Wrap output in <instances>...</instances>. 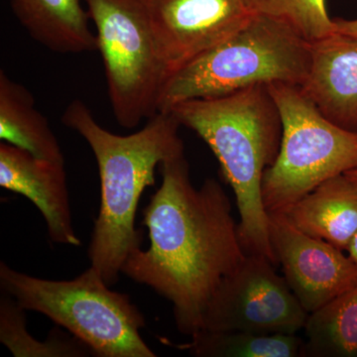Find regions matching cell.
I'll list each match as a JSON object with an SVG mask.
<instances>
[{"label":"cell","instance_id":"obj_8","mask_svg":"<svg viewBox=\"0 0 357 357\" xmlns=\"http://www.w3.org/2000/svg\"><path fill=\"white\" fill-rule=\"evenodd\" d=\"M274 266L266 256L246 255L213 295L201 331L297 333L304 330L309 314Z\"/></svg>","mask_w":357,"mask_h":357},{"label":"cell","instance_id":"obj_16","mask_svg":"<svg viewBox=\"0 0 357 357\" xmlns=\"http://www.w3.org/2000/svg\"><path fill=\"white\" fill-rule=\"evenodd\" d=\"M304 357L357 356V283L307 316Z\"/></svg>","mask_w":357,"mask_h":357},{"label":"cell","instance_id":"obj_4","mask_svg":"<svg viewBox=\"0 0 357 357\" xmlns=\"http://www.w3.org/2000/svg\"><path fill=\"white\" fill-rule=\"evenodd\" d=\"M311 59L312 43L290 26L252 14L234 34L167 77L158 112L185 100L218 98L259 84L301 86Z\"/></svg>","mask_w":357,"mask_h":357},{"label":"cell","instance_id":"obj_9","mask_svg":"<svg viewBox=\"0 0 357 357\" xmlns=\"http://www.w3.org/2000/svg\"><path fill=\"white\" fill-rule=\"evenodd\" d=\"M167 77L234 34L250 18L244 0H146Z\"/></svg>","mask_w":357,"mask_h":357},{"label":"cell","instance_id":"obj_2","mask_svg":"<svg viewBox=\"0 0 357 357\" xmlns=\"http://www.w3.org/2000/svg\"><path fill=\"white\" fill-rule=\"evenodd\" d=\"M62 122L88 142L98 163L100 206L89 258L110 287L119 281L129 255L141 248L136 211L144 190L156 183L157 166L184 154L181 124L170 112H158L140 130L119 135L103 128L81 100L68 105Z\"/></svg>","mask_w":357,"mask_h":357},{"label":"cell","instance_id":"obj_3","mask_svg":"<svg viewBox=\"0 0 357 357\" xmlns=\"http://www.w3.org/2000/svg\"><path fill=\"white\" fill-rule=\"evenodd\" d=\"M169 112L181 126L198 134L217 157L223 178L236 196L238 234L245 252L266 256L276 266L262 181L280 149L282 121L267 86L185 100Z\"/></svg>","mask_w":357,"mask_h":357},{"label":"cell","instance_id":"obj_15","mask_svg":"<svg viewBox=\"0 0 357 357\" xmlns=\"http://www.w3.org/2000/svg\"><path fill=\"white\" fill-rule=\"evenodd\" d=\"M0 139L38 158L65 163L49 122L35 107L32 93L0 70Z\"/></svg>","mask_w":357,"mask_h":357},{"label":"cell","instance_id":"obj_18","mask_svg":"<svg viewBox=\"0 0 357 357\" xmlns=\"http://www.w3.org/2000/svg\"><path fill=\"white\" fill-rule=\"evenodd\" d=\"M23 309L6 293L0 299V340L15 357H83L93 354L77 337L60 335L39 342L28 333Z\"/></svg>","mask_w":357,"mask_h":357},{"label":"cell","instance_id":"obj_20","mask_svg":"<svg viewBox=\"0 0 357 357\" xmlns=\"http://www.w3.org/2000/svg\"><path fill=\"white\" fill-rule=\"evenodd\" d=\"M335 32L347 35L357 39V18L356 20H344V18H333Z\"/></svg>","mask_w":357,"mask_h":357},{"label":"cell","instance_id":"obj_11","mask_svg":"<svg viewBox=\"0 0 357 357\" xmlns=\"http://www.w3.org/2000/svg\"><path fill=\"white\" fill-rule=\"evenodd\" d=\"M65 163L33 156L2 141L0 187L31 201L43 215L52 243L79 246L72 222Z\"/></svg>","mask_w":357,"mask_h":357},{"label":"cell","instance_id":"obj_13","mask_svg":"<svg viewBox=\"0 0 357 357\" xmlns=\"http://www.w3.org/2000/svg\"><path fill=\"white\" fill-rule=\"evenodd\" d=\"M284 215L305 234L347 250L357 231V182L349 172L330 178Z\"/></svg>","mask_w":357,"mask_h":357},{"label":"cell","instance_id":"obj_14","mask_svg":"<svg viewBox=\"0 0 357 357\" xmlns=\"http://www.w3.org/2000/svg\"><path fill=\"white\" fill-rule=\"evenodd\" d=\"M11 10L33 40L59 54L98 51L83 0H9Z\"/></svg>","mask_w":357,"mask_h":357},{"label":"cell","instance_id":"obj_22","mask_svg":"<svg viewBox=\"0 0 357 357\" xmlns=\"http://www.w3.org/2000/svg\"><path fill=\"white\" fill-rule=\"evenodd\" d=\"M349 174H351V175L352 176V177L354 178V180L356 181L357 182V169L356 170H352V171H349Z\"/></svg>","mask_w":357,"mask_h":357},{"label":"cell","instance_id":"obj_6","mask_svg":"<svg viewBox=\"0 0 357 357\" xmlns=\"http://www.w3.org/2000/svg\"><path fill=\"white\" fill-rule=\"evenodd\" d=\"M282 121L280 149L263 176L268 213H286L319 185L357 169V131L333 123L300 86L268 84Z\"/></svg>","mask_w":357,"mask_h":357},{"label":"cell","instance_id":"obj_21","mask_svg":"<svg viewBox=\"0 0 357 357\" xmlns=\"http://www.w3.org/2000/svg\"><path fill=\"white\" fill-rule=\"evenodd\" d=\"M347 251L349 252V256L351 257L352 261L356 263L357 266V231L356 234H354V236L352 237L351 243H349Z\"/></svg>","mask_w":357,"mask_h":357},{"label":"cell","instance_id":"obj_19","mask_svg":"<svg viewBox=\"0 0 357 357\" xmlns=\"http://www.w3.org/2000/svg\"><path fill=\"white\" fill-rule=\"evenodd\" d=\"M251 13L261 14L290 26L303 38L314 43L335 33L326 0H244Z\"/></svg>","mask_w":357,"mask_h":357},{"label":"cell","instance_id":"obj_5","mask_svg":"<svg viewBox=\"0 0 357 357\" xmlns=\"http://www.w3.org/2000/svg\"><path fill=\"white\" fill-rule=\"evenodd\" d=\"M0 285L26 311L40 312L100 357H155L143 340L145 319L128 295L109 289L91 266L76 279L47 280L0 263Z\"/></svg>","mask_w":357,"mask_h":357},{"label":"cell","instance_id":"obj_12","mask_svg":"<svg viewBox=\"0 0 357 357\" xmlns=\"http://www.w3.org/2000/svg\"><path fill=\"white\" fill-rule=\"evenodd\" d=\"M300 88L326 119L357 131V39L335 32L312 43L311 66Z\"/></svg>","mask_w":357,"mask_h":357},{"label":"cell","instance_id":"obj_10","mask_svg":"<svg viewBox=\"0 0 357 357\" xmlns=\"http://www.w3.org/2000/svg\"><path fill=\"white\" fill-rule=\"evenodd\" d=\"M268 229L283 277L307 314L357 283V266L349 256L297 229L284 213H268Z\"/></svg>","mask_w":357,"mask_h":357},{"label":"cell","instance_id":"obj_1","mask_svg":"<svg viewBox=\"0 0 357 357\" xmlns=\"http://www.w3.org/2000/svg\"><path fill=\"white\" fill-rule=\"evenodd\" d=\"M160 170L162 184L143 211L150 248L129 255L121 273L172 303L178 332L192 337L220 284L248 253L231 202L217 180L195 188L185 154L163 162Z\"/></svg>","mask_w":357,"mask_h":357},{"label":"cell","instance_id":"obj_7","mask_svg":"<svg viewBox=\"0 0 357 357\" xmlns=\"http://www.w3.org/2000/svg\"><path fill=\"white\" fill-rule=\"evenodd\" d=\"M96 27L107 95L117 123L137 128L158 114L166 81L146 0H83Z\"/></svg>","mask_w":357,"mask_h":357},{"label":"cell","instance_id":"obj_17","mask_svg":"<svg viewBox=\"0 0 357 357\" xmlns=\"http://www.w3.org/2000/svg\"><path fill=\"white\" fill-rule=\"evenodd\" d=\"M183 347L199 357H304L305 340L296 333L201 331Z\"/></svg>","mask_w":357,"mask_h":357}]
</instances>
